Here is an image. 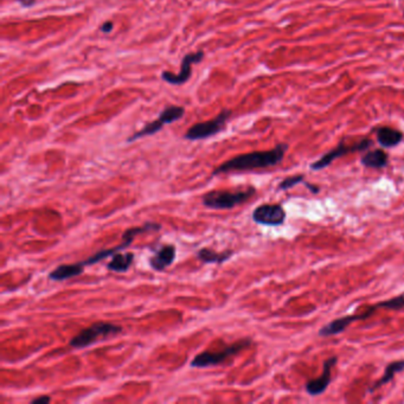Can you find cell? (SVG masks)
Listing matches in <instances>:
<instances>
[{"instance_id":"1","label":"cell","mask_w":404,"mask_h":404,"mask_svg":"<svg viewBox=\"0 0 404 404\" xmlns=\"http://www.w3.org/2000/svg\"><path fill=\"white\" fill-rule=\"evenodd\" d=\"M289 148V144L281 143L268 151H255V152L244 153V154L234 156L232 159L225 161L223 164H220V166H217L213 170L212 176H218V175H223V173L243 172V171L274 168L284 161Z\"/></svg>"},{"instance_id":"2","label":"cell","mask_w":404,"mask_h":404,"mask_svg":"<svg viewBox=\"0 0 404 404\" xmlns=\"http://www.w3.org/2000/svg\"><path fill=\"white\" fill-rule=\"evenodd\" d=\"M378 309H390V311H401L404 309V294L391 298L389 300L380 301L377 304L370 305L366 307L364 312L360 314H353V316H345L337 318L334 321L324 325L319 330V337L321 338H328V337L338 336L345 332L350 325H353L356 321H368L371 318L373 313H376Z\"/></svg>"},{"instance_id":"3","label":"cell","mask_w":404,"mask_h":404,"mask_svg":"<svg viewBox=\"0 0 404 404\" xmlns=\"http://www.w3.org/2000/svg\"><path fill=\"white\" fill-rule=\"evenodd\" d=\"M257 193L254 186L239 190H213L202 196V203L212 210H229L248 202Z\"/></svg>"},{"instance_id":"4","label":"cell","mask_w":404,"mask_h":404,"mask_svg":"<svg viewBox=\"0 0 404 404\" xmlns=\"http://www.w3.org/2000/svg\"><path fill=\"white\" fill-rule=\"evenodd\" d=\"M122 331H124V328L119 325L99 321V323L90 325L89 328H83L79 334L72 337L69 341V346L72 348H88L90 345L95 344L100 340L108 339L111 337L118 336V334L122 333Z\"/></svg>"},{"instance_id":"5","label":"cell","mask_w":404,"mask_h":404,"mask_svg":"<svg viewBox=\"0 0 404 404\" xmlns=\"http://www.w3.org/2000/svg\"><path fill=\"white\" fill-rule=\"evenodd\" d=\"M252 345V340L250 338H243L239 340L234 344L229 345L227 348L220 351H204V353H198L190 363L191 368L204 369L215 366V365L223 364L227 360L230 359L232 357L236 356L239 353H242L245 348H250Z\"/></svg>"},{"instance_id":"6","label":"cell","mask_w":404,"mask_h":404,"mask_svg":"<svg viewBox=\"0 0 404 404\" xmlns=\"http://www.w3.org/2000/svg\"><path fill=\"white\" fill-rule=\"evenodd\" d=\"M161 225L158 223H153V222H146L143 227H134V228H129L122 234V242L114 245L113 248L102 249L99 252H95L94 255L88 257L87 260L81 261V264L84 267L87 266H92V264H99L101 261L107 259V257L115 255L116 252H124V249L129 248V245L133 243V241L136 236H139L141 234H146V232H158L161 230Z\"/></svg>"},{"instance_id":"7","label":"cell","mask_w":404,"mask_h":404,"mask_svg":"<svg viewBox=\"0 0 404 404\" xmlns=\"http://www.w3.org/2000/svg\"><path fill=\"white\" fill-rule=\"evenodd\" d=\"M185 115V108L183 106H176V104H170L166 106L161 113L158 119L148 122L145 124L143 129H139L138 132L133 133L132 136L127 139V143H133V141L143 139L145 136H154L158 132H161V129H164L166 124H171L176 121L180 120L183 116Z\"/></svg>"},{"instance_id":"8","label":"cell","mask_w":404,"mask_h":404,"mask_svg":"<svg viewBox=\"0 0 404 404\" xmlns=\"http://www.w3.org/2000/svg\"><path fill=\"white\" fill-rule=\"evenodd\" d=\"M230 109H223L212 120L197 122L191 126L184 134V139L190 141L204 140L225 131L227 122L232 118Z\"/></svg>"},{"instance_id":"9","label":"cell","mask_w":404,"mask_h":404,"mask_svg":"<svg viewBox=\"0 0 404 404\" xmlns=\"http://www.w3.org/2000/svg\"><path fill=\"white\" fill-rule=\"evenodd\" d=\"M372 145H373V141L371 139H362V140L351 145L346 144L345 140H341L339 144L337 145V147L325 153L324 156H321L318 161L309 165V168L312 171H321V170L328 168L333 161L339 159L341 156L353 154V153L365 152L371 147Z\"/></svg>"},{"instance_id":"10","label":"cell","mask_w":404,"mask_h":404,"mask_svg":"<svg viewBox=\"0 0 404 404\" xmlns=\"http://www.w3.org/2000/svg\"><path fill=\"white\" fill-rule=\"evenodd\" d=\"M205 52L203 50H197L195 52L186 54L180 65V72L178 74H173L171 72H161V80L172 86H181L186 83L191 76H193V67L197 63H200L204 58Z\"/></svg>"},{"instance_id":"11","label":"cell","mask_w":404,"mask_h":404,"mask_svg":"<svg viewBox=\"0 0 404 404\" xmlns=\"http://www.w3.org/2000/svg\"><path fill=\"white\" fill-rule=\"evenodd\" d=\"M255 223L267 227H280L287 220V213L281 204H262L252 213Z\"/></svg>"},{"instance_id":"12","label":"cell","mask_w":404,"mask_h":404,"mask_svg":"<svg viewBox=\"0 0 404 404\" xmlns=\"http://www.w3.org/2000/svg\"><path fill=\"white\" fill-rule=\"evenodd\" d=\"M338 363V357H330L324 360V368L321 377H316L314 380H308L306 383V392L311 396H321L326 390L328 385L332 382V370Z\"/></svg>"},{"instance_id":"13","label":"cell","mask_w":404,"mask_h":404,"mask_svg":"<svg viewBox=\"0 0 404 404\" xmlns=\"http://www.w3.org/2000/svg\"><path fill=\"white\" fill-rule=\"evenodd\" d=\"M176 257V245L165 244L156 250L152 257H150V266L156 272H163L175 262Z\"/></svg>"},{"instance_id":"14","label":"cell","mask_w":404,"mask_h":404,"mask_svg":"<svg viewBox=\"0 0 404 404\" xmlns=\"http://www.w3.org/2000/svg\"><path fill=\"white\" fill-rule=\"evenodd\" d=\"M403 133L389 126L376 129L377 143L383 148H394L403 141Z\"/></svg>"},{"instance_id":"15","label":"cell","mask_w":404,"mask_h":404,"mask_svg":"<svg viewBox=\"0 0 404 404\" xmlns=\"http://www.w3.org/2000/svg\"><path fill=\"white\" fill-rule=\"evenodd\" d=\"M83 272L84 266H82L81 262L60 264V266L52 269L51 272L49 273V279L52 281H57V282H62V281L76 277V276L83 274Z\"/></svg>"},{"instance_id":"16","label":"cell","mask_w":404,"mask_h":404,"mask_svg":"<svg viewBox=\"0 0 404 404\" xmlns=\"http://www.w3.org/2000/svg\"><path fill=\"white\" fill-rule=\"evenodd\" d=\"M360 164L366 168L382 170V168H385L388 166L389 154L382 148L368 151L364 156L360 158Z\"/></svg>"},{"instance_id":"17","label":"cell","mask_w":404,"mask_h":404,"mask_svg":"<svg viewBox=\"0 0 404 404\" xmlns=\"http://www.w3.org/2000/svg\"><path fill=\"white\" fill-rule=\"evenodd\" d=\"M404 371V358L403 359L395 360V362H391L387 365L385 368V373L383 376L380 377V380H376L373 385H371V388L369 389V391L373 392L378 390V389L385 387V385H388L389 382H391L397 373Z\"/></svg>"},{"instance_id":"18","label":"cell","mask_w":404,"mask_h":404,"mask_svg":"<svg viewBox=\"0 0 404 404\" xmlns=\"http://www.w3.org/2000/svg\"><path fill=\"white\" fill-rule=\"evenodd\" d=\"M136 259L134 252H116L113 255L111 262L107 264V269L114 273H126L132 267L133 261Z\"/></svg>"},{"instance_id":"19","label":"cell","mask_w":404,"mask_h":404,"mask_svg":"<svg viewBox=\"0 0 404 404\" xmlns=\"http://www.w3.org/2000/svg\"><path fill=\"white\" fill-rule=\"evenodd\" d=\"M235 252L234 250H225L223 252H213L212 249L202 248L196 252L198 260L204 262V264H225V261L232 259Z\"/></svg>"},{"instance_id":"20","label":"cell","mask_w":404,"mask_h":404,"mask_svg":"<svg viewBox=\"0 0 404 404\" xmlns=\"http://www.w3.org/2000/svg\"><path fill=\"white\" fill-rule=\"evenodd\" d=\"M305 176L304 175H296V176L286 177L282 181H280V184L277 186V190L279 191H287L289 188H293L300 183H304Z\"/></svg>"},{"instance_id":"21","label":"cell","mask_w":404,"mask_h":404,"mask_svg":"<svg viewBox=\"0 0 404 404\" xmlns=\"http://www.w3.org/2000/svg\"><path fill=\"white\" fill-rule=\"evenodd\" d=\"M113 29H114V23H113L112 20H107V22H104V24L101 25L100 26L101 31L104 33H112Z\"/></svg>"},{"instance_id":"22","label":"cell","mask_w":404,"mask_h":404,"mask_svg":"<svg viewBox=\"0 0 404 404\" xmlns=\"http://www.w3.org/2000/svg\"><path fill=\"white\" fill-rule=\"evenodd\" d=\"M51 402V397L48 396V395H42V396L36 397L31 401L33 404H48Z\"/></svg>"},{"instance_id":"23","label":"cell","mask_w":404,"mask_h":404,"mask_svg":"<svg viewBox=\"0 0 404 404\" xmlns=\"http://www.w3.org/2000/svg\"><path fill=\"white\" fill-rule=\"evenodd\" d=\"M304 184L306 185V188L313 193V195H316V193H321V188L318 185L311 184V183H307V181H304Z\"/></svg>"},{"instance_id":"24","label":"cell","mask_w":404,"mask_h":404,"mask_svg":"<svg viewBox=\"0 0 404 404\" xmlns=\"http://www.w3.org/2000/svg\"><path fill=\"white\" fill-rule=\"evenodd\" d=\"M23 8H31L36 4V0H18Z\"/></svg>"}]
</instances>
